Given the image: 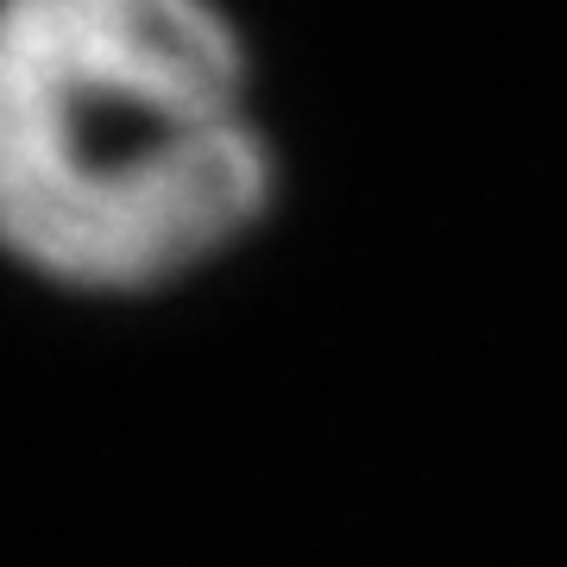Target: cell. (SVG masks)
Listing matches in <instances>:
<instances>
[{
  "label": "cell",
  "mask_w": 567,
  "mask_h": 567,
  "mask_svg": "<svg viewBox=\"0 0 567 567\" xmlns=\"http://www.w3.org/2000/svg\"><path fill=\"white\" fill-rule=\"evenodd\" d=\"M278 196L215 0H0V252L63 290H164Z\"/></svg>",
  "instance_id": "1"
}]
</instances>
